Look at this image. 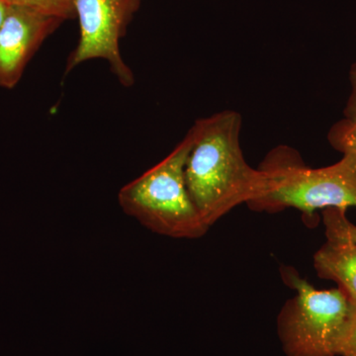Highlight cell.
<instances>
[{
  "label": "cell",
  "instance_id": "obj_3",
  "mask_svg": "<svg viewBox=\"0 0 356 356\" xmlns=\"http://www.w3.org/2000/svg\"><path fill=\"white\" fill-rule=\"evenodd\" d=\"M193 140L191 129L172 153L119 192L124 212L159 235L199 238L209 229L192 202L185 181V163Z\"/></svg>",
  "mask_w": 356,
  "mask_h": 356
},
{
  "label": "cell",
  "instance_id": "obj_14",
  "mask_svg": "<svg viewBox=\"0 0 356 356\" xmlns=\"http://www.w3.org/2000/svg\"><path fill=\"white\" fill-rule=\"evenodd\" d=\"M0 1H3V0H0Z\"/></svg>",
  "mask_w": 356,
  "mask_h": 356
},
{
  "label": "cell",
  "instance_id": "obj_8",
  "mask_svg": "<svg viewBox=\"0 0 356 356\" xmlns=\"http://www.w3.org/2000/svg\"><path fill=\"white\" fill-rule=\"evenodd\" d=\"M9 6L24 7L65 21L76 18V0H3Z\"/></svg>",
  "mask_w": 356,
  "mask_h": 356
},
{
  "label": "cell",
  "instance_id": "obj_7",
  "mask_svg": "<svg viewBox=\"0 0 356 356\" xmlns=\"http://www.w3.org/2000/svg\"><path fill=\"white\" fill-rule=\"evenodd\" d=\"M346 210H323L327 241L315 255L314 267L318 277L336 282L356 307V243L343 226Z\"/></svg>",
  "mask_w": 356,
  "mask_h": 356
},
{
  "label": "cell",
  "instance_id": "obj_5",
  "mask_svg": "<svg viewBox=\"0 0 356 356\" xmlns=\"http://www.w3.org/2000/svg\"><path fill=\"white\" fill-rule=\"evenodd\" d=\"M142 0H76L79 40L67 60L65 74L88 60L102 58L125 88L135 83L132 70L122 58L120 41Z\"/></svg>",
  "mask_w": 356,
  "mask_h": 356
},
{
  "label": "cell",
  "instance_id": "obj_11",
  "mask_svg": "<svg viewBox=\"0 0 356 356\" xmlns=\"http://www.w3.org/2000/svg\"><path fill=\"white\" fill-rule=\"evenodd\" d=\"M351 90L350 97L344 107V118L356 120V63L353 65L350 72Z\"/></svg>",
  "mask_w": 356,
  "mask_h": 356
},
{
  "label": "cell",
  "instance_id": "obj_4",
  "mask_svg": "<svg viewBox=\"0 0 356 356\" xmlns=\"http://www.w3.org/2000/svg\"><path fill=\"white\" fill-rule=\"evenodd\" d=\"M280 273L283 282L296 291L276 320L283 353L286 356H339L356 307L339 288L316 289L294 267L282 266Z\"/></svg>",
  "mask_w": 356,
  "mask_h": 356
},
{
  "label": "cell",
  "instance_id": "obj_13",
  "mask_svg": "<svg viewBox=\"0 0 356 356\" xmlns=\"http://www.w3.org/2000/svg\"><path fill=\"white\" fill-rule=\"evenodd\" d=\"M8 6V4L6 3V2L0 1V26L2 25L4 18H6Z\"/></svg>",
  "mask_w": 356,
  "mask_h": 356
},
{
  "label": "cell",
  "instance_id": "obj_10",
  "mask_svg": "<svg viewBox=\"0 0 356 356\" xmlns=\"http://www.w3.org/2000/svg\"><path fill=\"white\" fill-rule=\"evenodd\" d=\"M339 356H356V314L339 346Z\"/></svg>",
  "mask_w": 356,
  "mask_h": 356
},
{
  "label": "cell",
  "instance_id": "obj_12",
  "mask_svg": "<svg viewBox=\"0 0 356 356\" xmlns=\"http://www.w3.org/2000/svg\"><path fill=\"white\" fill-rule=\"evenodd\" d=\"M343 226L348 236H350L353 242L356 243V226L346 218V215H344L343 217Z\"/></svg>",
  "mask_w": 356,
  "mask_h": 356
},
{
  "label": "cell",
  "instance_id": "obj_1",
  "mask_svg": "<svg viewBox=\"0 0 356 356\" xmlns=\"http://www.w3.org/2000/svg\"><path fill=\"white\" fill-rule=\"evenodd\" d=\"M191 129L194 140L185 163V181L192 202L210 228L238 206L264 195L267 177L245 161L238 112L225 110L199 119Z\"/></svg>",
  "mask_w": 356,
  "mask_h": 356
},
{
  "label": "cell",
  "instance_id": "obj_9",
  "mask_svg": "<svg viewBox=\"0 0 356 356\" xmlns=\"http://www.w3.org/2000/svg\"><path fill=\"white\" fill-rule=\"evenodd\" d=\"M327 140L343 154H356V120L343 118L330 129Z\"/></svg>",
  "mask_w": 356,
  "mask_h": 356
},
{
  "label": "cell",
  "instance_id": "obj_6",
  "mask_svg": "<svg viewBox=\"0 0 356 356\" xmlns=\"http://www.w3.org/2000/svg\"><path fill=\"white\" fill-rule=\"evenodd\" d=\"M63 22L24 7L8 6L0 26V88L17 86L33 56Z\"/></svg>",
  "mask_w": 356,
  "mask_h": 356
},
{
  "label": "cell",
  "instance_id": "obj_2",
  "mask_svg": "<svg viewBox=\"0 0 356 356\" xmlns=\"http://www.w3.org/2000/svg\"><path fill=\"white\" fill-rule=\"evenodd\" d=\"M267 177L264 195L248 206L255 212L275 214L294 208L308 226L318 222V210L356 208V154H343L334 165L312 168L288 146L271 149L259 166Z\"/></svg>",
  "mask_w": 356,
  "mask_h": 356
}]
</instances>
